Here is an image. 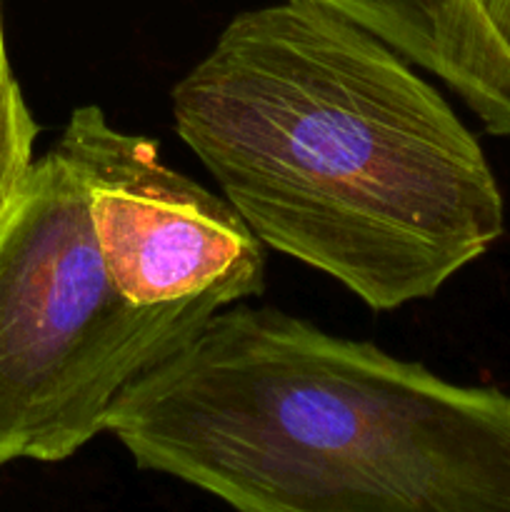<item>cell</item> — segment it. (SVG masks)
Segmentation results:
<instances>
[{"instance_id": "cell-3", "label": "cell", "mask_w": 510, "mask_h": 512, "mask_svg": "<svg viewBox=\"0 0 510 512\" xmlns=\"http://www.w3.org/2000/svg\"><path fill=\"white\" fill-rule=\"evenodd\" d=\"M225 308L135 305L110 283L90 190L58 140L0 218V468L60 463L108 428L115 400Z\"/></svg>"}, {"instance_id": "cell-1", "label": "cell", "mask_w": 510, "mask_h": 512, "mask_svg": "<svg viewBox=\"0 0 510 512\" xmlns=\"http://www.w3.org/2000/svg\"><path fill=\"white\" fill-rule=\"evenodd\" d=\"M170 105L260 243L378 313L433 298L505 230L493 168L448 100L320 5L235 15Z\"/></svg>"}, {"instance_id": "cell-7", "label": "cell", "mask_w": 510, "mask_h": 512, "mask_svg": "<svg viewBox=\"0 0 510 512\" xmlns=\"http://www.w3.org/2000/svg\"><path fill=\"white\" fill-rule=\"evenodd\" d=\"M478 3L490 18V23L495 25V30L510 45V0H478Z\"/></svg>"}, {"instance_id": "cell-6", "label": "cell", "mask_w": 510, "mask_h": 512, "mask_svg": "<svg viewBox=\"0 0 510 512\" xmlns=\"http://www.w3.org/2000/svg\"><path fill=\"white\" fill-rule=\"evenodd\" d=\"M38 135L33 115L25 105L20 85L5 53L3 18H0V218L23 190L33 170V143Z\"/></svg>"}, {"instance_id": "cell-4", "label": "cell", "mask_w": 510, "mask_h": 512, "mask_svg": "<svg viewBox=\"0 0 510 512\" xmlns=\"http://www.w3.org/2000/svg\"><path fill=\"white\" fill-rule=\"evenodd\" d=\"M88 178L105 273L125 300L228 305L265 290V245L238 210L160 160L158 140L113 128L98 105L75 108L60 133Z\"/></svg>"}, {"instance_id": "cell-5", "label": "cell", "mask_w": 510, "mask_h": 512, "mask_svg": "<svg viewBox=\"0 0 510 512\" xmlns=\"http://www.w3.org/2000/svg\"><path fill=\"white\" fill-rule=\"evenodd\" d=\"M320 5L443 80L485 125L510 140V45L478 0H303Z\"/></svg>"}, {"instance_id": "cell-2", "label": "cell", "mask_w": 510, "mask_h": 512, "mask_svg": "<svg viewBox=\"0 0 510 512\" xmlns=\"http://www.w3.org/2000/svg\"><path fill=\"white\" fill-rule=\"evenodd\" d=\"M135 465L235 512H510V395L228 305L110 408Z\"/></svg>"}]
</instances>
